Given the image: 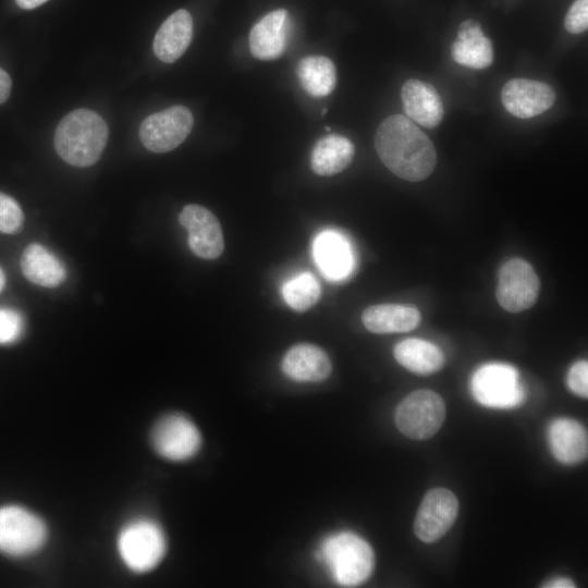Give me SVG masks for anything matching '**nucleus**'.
I'll return each instance as SVG.
<instances>
[{
    "mask_svg": "<svg viewBox=\"0 0 588 588\" xmlns=\"http://www.w3.org/2000/svg\"><path fill=\"white\" fill-rule=\"evenodd\" d=\"M296 75L302 88L313 97H326L336 85L335 65L324 56L303 58L297 64Z\"/></svg>",
    "mask_w": 588,
    "mask_h": 588,
    "instance_id": "393cba45",
    "label": "nucleus"
},
{
    "mask_svg": "<svg viewBox=\"0 0 588 588\" xmlns=\"http://www.w3.org/2000/svg\"><path fill=\"white\" fill-rule=\"evenodd\" d=\"M566 383L568 389L579 397L588 396V363L579 360L568 370Z\"/></svg>",
    "mask_w": 588,
    "mask_h": 588,
    "instance_id": "c756f323",
    "label": "nucleus"
},
{
    "mask_svg": "<svg viewBox=\"0 0 588 588\" xmlns=\"http://www.w3.org/2000/svg\"><path fill=\"white\" fill-rule=\"evenodd\" d=\"M21 268L25 278L44 287H56L65 279L62 262L40 244H29L23 252Z\"/></svg>",
    "mask_w": 588,
    "mask_h": 588,
    "instance_id": "5701e85b",
    "label": "nucleus"
},
{
    "mask_svg": "<svg viewBox=\"0 0 588 588\" xmlns=\"http://www.w3.org/2000/svg\"><path fill=\"white\" fill-rule=\"evenodd\" d=\"M105 120L89 109H76L68 113L54 133V148L66 163L89 167L98 161L108 140Z\"/></svg>",
    "mask_w": 588,
    "mask_h": 588,
    "instance_id": "f03ea898",
    "label": "nucleus"
},
{
    "mask_svg": "<svg viewBox=\"0 0 588 588\" xmlns=\"http://www.w3.org/2000/svg\"><path fill=\"white\" fill-rule=\"evenodd\" d=\"M117 544L125 566L136 573L154 569L162 561L167 550L162 528L147 517L125 524L120 530Z\"/></svg>",
    "mask_w": 588,
    "mask_h": 588,
    "instance_id": "20e7f679",
    "label": "nucleus"
},
{
    "mask_svg": "<svg viewBox=\"0 0 588 588\" xmlns=\"http://www.w3.org/2000/svg\"><path fill=\"white\" fill-rule=\"evenodd\" d=\"M457 513L458 501L452 491L445 488L429 490L415 517V535L427 543L438 541L453 526Z\"/></svg>",
    "mask_w": 588,
    "mask_h": 588,
    "instance_id": "9b49d317",
    "label": "nucleus"
},
{
    "mask_svg": "<svg viewBox=\"0 0 588 588\" xmlns=\"http://www.w3.org/2000/svg\"><path fill=\"white\" fill-rule=\"evenodd\" d=\"M320 292L317 279L309 272L294 275L282 287L285 303L297 311H304L313 307L318 302Z\"/></svg>",
    "mask_w": 588,
    "mask_h": 588,
    "instance_id": "a878e982",
    "label": "nucleus"
},
{
    "mask_svg": "<svg viewBox=\"0 0 588 588\" xmlns=\"http://www.w3.org/2000/svg\"><path fill=\"white\" fill-rule=\"evenodd\" d=\"M375 148L393 174L409 182L427 179L437 163L432 142L402 114L390 115L380 123L375 135Z\"/></svg>",
    "mask_w": 588,
    "mask_h": 588,
    "instance_id": "f257e3e1",
    "label": "nucleus"
},
{
    "mask_svg": "<svg viewBox=\"0 0 588 588\" xmlns=\"http://www.w3.org/2000/svg\"><path fill=\"white\" fill-rule=\"evenodd\" d=\"M194 118L184 106H173L147 117L140 124L142 144L152 152H168L176 148L193 128Z\"/></svg>",
    "mask_w": 588,
    "mask_h": 588,
    "instance_id": "6e6552de",
    "label": "nucleus"
},
{
    "mask_svg": "<svg viewBox=\"0 0 588 588\" xmlns=\"http://www.w3.org/2000/svg\"><path fill=\"white\" fill-rule=\"evenodd\" d=\"M193 35V19L188 11L180 9L172 13L156 33L152 48L159 60L176 61L187 49Z\"/></svg>",
    "mask_w": 588,
    "mask_h": 588,
    "instance_id": "6ab92c4d",
    "label": "nucleus"
},
{
    "mask_svg": "<svg viewBox=\"0 0 588 588\" xmlns=\"http://www.w3.org/2000/svg\"><path fill=\"white\" fill-rule=\"evenodd\" d=\"M451 53L456 63L475 70L490 66L494 59L491 40L485 36L480 24L474 20L461 23Z\"/></svg>",
    "mask_w": 588,
    "mask_h": 588,
    "instance_id": "a211bd4d",
    "label": "nucleus"
},
{
    "mask_svg": "<svg viewBox=\"0 0 588 588\" xmlns=\"http://www.w3.org/2000/svg\"><path fill=\"white\" fill-rule=\"evenodd\" d=\"M326 112H327V109H323V110H322V114H324Z\"/></svg>",
    "mask_w": 588,
    "mask_h": 588,
    "instance_id": "f704fd0d",
    "label": "nucleus"
},
{
    "mask_svg": "<svg viewBox=\"0 0 588 588\" xmlns=\"http://www.w3.org/2000/svg\"><path fill=\"white\" fill-rule=\"evenodd\" d=\"M354 155L355 147L347 137L330 134L315 144L310 155V167L318 175H334L351 164Z\"/></svg>",
    "mask_w": 588,
    "mask_h": 588,
    "instance_id": "4be33fe9",
    "label": "nucleus"
},
{
    "mask_svg": "<svg viewBox=\"0 0 588 588\" xmlns=\"http://www.w3.org/2000/svg\"><path fill=\"white\" fill-rule=\"evenodd\" d=\"M180 224L187 231L188 246L198 257L218 258L224 248L223 233L217 217L207 208L189 204L179 215Z\"/></svg>",
    "mask_w": 588,
    "mask_h": 588,
    "instance_id": "f8f14e48",
    "label": "nucleus"
},
{
    "mask_svg": "<svg viewBox=\"0 0 588 588\" xmlns=\"http://www.w3.org/2000/svg\"><path fill=\"white\" fill-rule=\"evenodd\" d=\"M401 98L404 111L413 122L433 128L442 121L444 114L442 99L429 83L415 78L407 79L402 86Z\"/></svg>",
    "mask_w": 588,
    "mask_h": 588,
    "instance_id": "dca6fc26",
    "label": "nucleus"
},
{
    "mask_svg": "<svg viewBox=\"0 0 588 588\" xmlns=\"http://www.w3.org/2000/svg\"><path fill=\"white\" fill-rule=\"evenodd\" d=\"M550 449L558 461L566 465L583 462L588 453L586 429L576 420L559 418L548 431Z\"/></svg>",
    "mask_w": 588,
    "mask_h": 588,
    "instance_id": "aec40b11",
    "label": "nucleus"
},
{
    "mask_svg": "<svg viewBox=\"0 0 588 588\" xmlns=\"http://www.w3.org/2000/svg\"><path fill=\"white\" fill-rule=\"evenodd\" d=\"M17 5L25 10L35 9L48 0H15Z\"/></svg>",
    "mask_w": 588,
    "mask_h": 588,
    "instance_id": "473e14b6",
    "label": "nucleus"
},
{
    "mask_svg": "<svg viewBox=\"0 0 588 588\" xmlns=\"http://www.w3.org/2000/svg\"><path fill=\"white\" fill-rule=\"evenodd\" d=\"M317 559L332 579L344 587L357 586L371 575L375 564L369 543L351 531L327 536L319 544Z\"/></svg>",
    "mask_w": 588,
    "mask_h": 588,
    "instance_id": "7ed1b4c3",
    "label": "nucleus"
},
{
    "mask_svg": "<svg viewBox=\"0 0 588 588\" xmlns=\"http://www.w3.org/2000/svg\"><path fill=\"white\" fill-rule=\"evenodd\" d=\"M24 321L21 314L11 308H0V344L15 342L23 332Z\"/></svg>",
    "mask_w": 588,
    "mask_h": 588,
    "instance_id": "cd10ccee",
    "label": "nucleus"
},
{
    "mask_svg": "<svg viewBox=\"0 0 588 588\" xmlns=\"http://www.w3.org/2000/svg\"><path fill=\"white\" fill-rule=\"evenodd\" d=\"M567 32L580 34L588 27V0H576L571 5L564 21Z\"/></svg>",
    "mask_w": 588,
    "mask_h": 588,
    "instance_id": "c85d7f7f",
    "label": "nucleus"
},
{
    "mask_svg": "<svg viewBox=\"0 0 588 588\" xmlns=\"http://www.w3.org/2000/svg\"><path fill=\"white\" fill-rule=\"evenodd\" d=\"M313 257L321 273L331 281L347 278L355 267L350 241L335 230H324L316 235Z\"/></svg>",
    "mask_w": 588,
    "mask_h": 588,
    "instance_id": "4468645a",
    "label": "nucleus"
},
{
    "mask_svg": "<svg viewBox=\"0 0 588 588\" xmlns=\"http://www.w3.org/2000/svg\"><path fill=\"white\" fill-rule=\"evenodd\" d=\"M23 221L24 215L17 201L0 192V233L17 232Z\"/></svg>",
    "mask_w": 588,
    "mask_h": 588,
    "instance_id": "bb28decb",
    "label": "nucleus"
},
{
    "mask_svg": "<svg viewBox=\"0 0 588 588\" xmlns=\"http://www.w3.org/2000/svg\"><path fill=\"white\" fill-rule=\"evenodd\" d=\"M331 362L327 353L310 343L293 345L283 356L281 369L291 380L297 382H319L331 372Z\"/></svg>",
    "mask_w": 588,
    "mask_h": 588,
    "instance_id": "f3484780",
    "label": "nucleus"
},
{
    "mask_svg": "<svg viewBox=\"0 0 588 588\" xmlns=\"http://www.w3.org/2000/svg\"><path fill=\"white\" fill-rule=\"evenodd\" d=\"M417 308L399 304H379L367 307L362 320L372 333H397L414 330L420 323Z\"/></svg>",
    "mask_w": 588,
    "mask_h": 588,
    "instance_id": "412c9836",
    "label": "nucleus"
},
{
    "mask_svg": "<svg viewBox=\"0 0 588 588\" xmlns=\"http://www.w3.org/2000/svg\"><path fill=\"white\" fill-rule=\"evenodd\" d=\"M155 451L163 458L183 462L197 454L201 437L196 425L183 414L166 415L157 421L151 432Z\"/></svg>",
    "mask_w": 588,
    "mask_h": 588,
    "instance_id": "9d476101",
    "label": "nucleus"
},
{
    "mask_svg": "<svg viewBox=\"0 0 588 588\" xmlns=\"http://www.w3.org/2000/svg\"><path fill=\"white\" fill-rule=\"evenodd\" d=\"M47 540V526L35 513L16 505L0 507V552L27 556Z\"/></svg>",
    "mask_w": 588,
    "mask_h": 588,
    "instance_id": "423d86ee",
    "label": "nucleus"
},
{
    "mask_svg": "<svg viewBox=\"0 0 588 588\" xmlns=\"http://www.w3.org/2000/svg\"><path fill=\"white\" fill-rule=\"evenodd\" d=\"M475 400L491 408H513L524 400V390L514 367L490 363L479 367L470 379Z\"/></svg>",
    "mask_w": 588,
    "mask_h": 588,
    "instance_id": "0eeeda50",
    "label": "nucleus"
},
{
    "mask_svg": "<svg viewBox=\"0 0 588 588\" xmlns=\"http://www.w3.org/2000/svg\"><path fill=\"white\" fill-rule=\"evenodd\" d=\"M393 354L401 366L417 375L434 373L444 365L440 348L421 339L401 341L395 345Z\"/></svg>",
    "mask_w": 588,
    "mask_h": 588,
    "instance_id": "b1692460",
    "label": "nucleus"
},
{
    "mask_svg": "<svg viewBox=\"0 0 588 588\" xmlns=\"http://www.w3.org/2000/svg\"><path fill=\"white\" fill-rule=\"evenodd\" d=\"M4 283H5V275L2 268L0 267V292L2 291L4 286Z\"/></svg>",
    "mask_w": 588,
    "mask_h": 588,
    "instance_id": "72a5a7b5",
    "label": "nucleus"
},
{
    "mask_svg": "<svg viewBox=\"0 0 588 588\" xmlns=\"http://www.w3.org/2000/svg\"><path fill=\"white\" fill-rule=\"evenodd\" d=\"M544 587H550V588H572V587H575L574 583L567 578H555L549 583H547V585H544Z\"/></svg>",
    "mask_w": 588,
    "mask_h": 588,
    "instance_id": "2f4dec72",
    "label": "nucleus"
},
{
    "mask_svg": "<svg viewBox=\"0 0 588 588\" xmlns=\"http://www.w3.org/2000/svg\"><path fill=\"white\" fill-rule=\"evenodd\" d=\"M504 108L519 119H529L549 110L555 102V91L543 82L513 78L502 88Z\"/></svg>",
    "mask_w": 588,
    "mask_h": 588,
    "instance_id": "ddd939ff",
    "label": "nucleus"
},
{
    "mask_svg": "<svg viewBox=\"0 0 588 588\" xmlns=\"http://www.w3.org/2000/svg\"><path fill=\"white\" fill-rule=\"evenodd\" d=\"M540 290L539 278L529 262L522 258L505 261L498 275L497 299L510 313L534 306Z\"/></svg>",
    "mask_w": 588,
    "mask_h": 588,
    "instance_id": "1a4fd4ad",
    "label": "nucleus"
},
{
    "mask_svg": "<svg viewBox=\"0 0 588 588\" xmlns=\"http://www.w3.org/2000/svg\"><path fill=\"white\" fill-rule=\"evenodd\" d=\"M290 19L287 11L278 9L262 16L250 29L249 50L259 60L280 58L287 45Z\"/></svg>",
    "mask_w": 588,
    "mask_h": 588,
    "instance_id": "2eb2a0df",
    "label": "nucleus"
},
{
    "mask_svg": "<svg viewBox=\"0 0 588 588\" xmlns=\"http://www.w3.org/2000/svg\"><path fill=\"white\" fill-rule=\"evenodd\" d=\"M11 78L9 74L0 69V103L4 102L11 93Z\"/></svg>",
    "mask_w": 588,
    "mask_h": 588,
    "instance_id": "7c9ffc66",
    "label": "nucleus"
},
{
    "mask_svg": "<svg viewBox=\"0 0 588 588\" xmlns=\"http://www.w3.org/2000/svg\"><path fill=\"white\" fill-rule=\"evenodd\" d=\"M445 418L443 399L428 389L406 395L395 411V425L407 438L425 440L438 432Z\"/></svg>",
    "mask_w": 588,
    "mask_h": 588,
    "instance_id": "39448f33",
    "label": "nucleus"
}]
</instances>
